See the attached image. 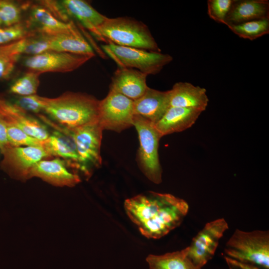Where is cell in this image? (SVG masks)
<instances>
[{
	"label": "cell",
	"mask_w": 269,
	"mask_h": 269,
	"mask_svg": "<svg viewBox=\"0 0 269 269\" xmlns=\"http://www.w3.org/2000/svg\"><path fill=\"white\" fill-rule=\"evenodd\" d=\"M101 48L118 68L136 69L147 75L158 73L173 59L168 54L120 46L112 43L103 44Z\"/></svg>",
	"instance_id": "6"
},
{
	"label": "cell",
	"mask_w": 269,
	"mask_h": 269,
	"mask_svg": "<svg viewBox=\"0 0 269 269\" xmlns=\"http://www.w3.org/2000/svg\"><path fill=\"white\" fill-rule=\"evenodd\" d=\"M169 108V90L161 91L148 87L141 97L134 101V115L139 116L154 125Z\"/></svg>",
	"instance_id": "17"
},
{
	"label": "cell",
	"mask_w": 269,
	"mask_h": 269,
	"mask_svg": "<svg viewBox=\"0 0 269 269\" xmlns=\"http://www.w3.org/2000/svg\"><path fill=\"white\" fill-rule=\"evenodd\" d=\"M44 142V148L51 155L64 160L74 172L80 176L83 175V169L75 144L69 135L55 131L50 133Z\"/></svg>",
	"instance_id": "19"
},
{
	"label": "cell",
	"mask_w": 269,
	"mask_h": 269,
	"mask_svg": "<svg viewBox=\"0 0 269 269\" xmlns=\"http://www.w3.org/2000/svg\"><path fill=\"white\" fill-rule=\"evenodd\" d=\"M226 257L259 269H269V232L236 229L227 242Z\"/></svg>",
	"instance_id": "4"
},
{
	"label": "cell",
	"mask_w": 269,
	"mask_h": 269,
	"mask_svg": "<svg viewBox=\"0 0 269 269\" xmlns=\"http://www.w3.org/2000/svg\"><path fill=\"white\" fill-rule=\"evenodd\" d=\"M68 168L66 161L59 157L42 159L33 166L30 177H38L55 186L73 187L81 181V178Z\"/></svg>",
	"instance_id": "12"
},
{
	"label": "cell",
	"mask_w": 269,
	"mask_h": 269,
	"mask_svg": "<svg viewBox=\"0 0 269 269\" xmlns=\"http://www.w3.org/2000/svg\"><path fill=\"white\" fill-rule=\"evenodd\" d=\"M10 146L7 137V130L4 121L0 115V150Z\"/></svg>",
	"instance_id": "33"
},
{
	"label": "cell",
	"mask_w": 269,
	"mask_h": 269,
	"mask_svg": "<svg viewBox=\"0 0 269 269\" xmlns=\"http://www.w3.org/2000/svg\"><path fill=\"white\" fill-rule=\"evenodd\" d=\"M29 4V2L20 4L12 0H0V27L22 22V11L27 9Z\"/></svg>",
	"instance_id": "26"
},
{
	"label": "cell",
	"mask_w": 269,
	"mask_h": 269,
	"mask_svg": "<svg viewBox=\"0 0 269 269\" xmlns=\"http://www.w3.org/2000/svg\"><path fill=\"white\" fill-rule=\"evenodd\" d=\"M42 98L43 113L62 127L75 128L98 120L100 101L91 95L66 92L56 98Z\"/></svg>",
	"instance_id": "2"
},
{
	"label": "cell",
	"mask_w": 269,
	"mask_h": 269,
	"mask_svg": "<svg viewBox=\"0 0 269 269\" xmlns=\"http://www.w3.org/2000/svg\"><path fill=\"white\" fill-rule=\"evenodd\" d=\"M226 261L229 269H259L258 268L246 265L225 256Z\"/></svg>",
	"instance_id": "34"
},
{
	"label": "cell",
	"mask_w": 269,
	"mask_h": 269,
	"mask_svg": "<svg viewBox=\"0 0 269 269\" xmlns=\"http://www.w3.org/2000/svg\"><path fill=\"white\" fill-rule=\"evenodd\" d=\"M169 91V107L192 109L203 112L208 105L206 90L190 83L177 82Z\"/></svg>",
	"instance_id": "18"
},
{
	"label": "cell",
	"mask_w": 269,
	"mask_h": 269,
	"mask_svg": "<svg viewBox=\"0 0 269 269\" xmlns=\"http://www.w3.org/2000/svg\"><path fill=\"white\" fill-rule=\"evenodd\" d=\"M188 247L161 255H149L146 258L149 269H201L188 257Z\"/></svg>",
	"instance_id": "24"
},
{
	"label": "cell",
	"mask_w": 269,
	"mask_h": 269,
	"mask_svg": "<svg viewBox=\"0 0 269 269\" xmlns=\"http://www.w3.org/2000/svg\"><path fill=\"white\" fill-rule=\"evenodd\" d=\"M133 126L137 132L139 141L137 157L139 167L147 179L159 184L162 181V170L158 150L162 137L154 124L139 116L134 115Z\"/></svg>",
	"instance_id": "7"
},
{
	"label": "cell",
	"mask_w": 269,
	"mask_h": 269,
	"mask_svg": "<svg viewBox=\"0 0 269 269\" xmlns=\"http://www.w3.org/2000/svg\"><path fill=\"white\" fill-rule=\"evenodd\" d=\"M147 75L132 68H118L112 77L110 90L135 101L146 91Z\"/></svg>",
	"instance_id": "16"
},
{
	"label": "cell",
	"mask_w": 269,
	"mask_h": 269,
	"mask_svg": "<svg viewBox=\"0 0 269 269\" xmlns=\"http://www.w3.org/2000/svg\"><path fill=\"white\" fill-rule=\"evenodd\" d=\"M17 61L0 53V80H6L10 77Z\"/></svg>",
	"instance_id": "32"
},
{
	"label": "cell",
	"mask_w": 269,
	"mask_h": 269,
	"mask_svg": "<svg viewBox=\"0 0 269 269\" xmlns=\"http://www.w3.org/2000/svg\"><path fill=\"white\" fill-rule=\"evenodd\" d=\"M0 168L11 178L25 181L30 178V170L38 161L53 157L43 147L9 146L1 150Z\"/></svg>",
	"instance_id": "9"
},
{
	"label": "cell",
	"mask_w": 269,
	"mask_h": 269,
	"mask_svg": "<svg viewBox=\"0 0 269 269\" xmlns=\"http://www.w3.org/2000/svg\"><path fill=\"white\" fill-rule=\"evenodd\" d=\"M42 97L37 94L25 96H17L12 102L27 112L39 115L43 113L44 105Z\"/></svg>",
	"instance_id": "31"
},
{
	"label": "cell",
	"mask_w": 269,
	"mask_h": 269,
	"mask_svg": "<svg viewBox=\"0 0 269 269\" xmlns=\"http://www.w3.org/2000/svg\"><path fill=\"white\" fill-rule=\"evenodd\" d=\"M269 19L268 0H233L225 19L227 26L260 19Z\"/></svg>",
	"instance_id": "20"
},
{
	"label": "cell",
	"mask_w": 269,
	"mask_h": 269,
	"mask_svg": "<svg viewBox=\"0 0 269 269\" xmlns=\"http://www.w3.org/2000/svg\"><path fill=\"white\" fill-rule=\"evenodd\" d=\"M40 75L39 73L27 70L11 84L9 92L18 96L36 94L40 83Z\"/></svg>",
	"instance_id": "27"
},
{
	"label": "cell",
	"mask_w": 269,
	"mask_h": 269,
	"mask_svg": "<svg viewBox=\"0 0 269 269\" xmlns=\"http://www.w3.org/2000/svg\"><path fill=\"white\" fill-rule=\"evenodd\" d=\"M134 101L110 90L100 101L98 122L103 130L117 133L133 126Z\"/></svg>",
	"instance_id": "8"
},
{
	"label": "cell",
	"mask_w": 269,
	"mask_h": 269,
	"mask_svg": "<svg viewBox=\"0 0 269 269\" xmlns=\"http://www.w3.org/2000/svg\"><path fill=\"white\" fill-rule=\"evenodd\" d=\"M229 229L224 218L209 222L193 238L188 246V257L197 267L201 268L211 260L219 241Z\"/></svg>",
	"instance_id": "10"
},
{
	"label": "cell",
	"mask_w": 269,
	"mask_h": 269,
	"mask_svg": "<svg viewBox=\"0 0 269 269\" xmlns=\"http://www.w3.org/2000/svg\"><path fill=\"white\" fill-rule=\"evenodd\" d=\"M43 122L55 131L69 135L73 140L83 169V176L89 178L93 170L102 165L101 145L103 129L98 121L75 128L60 126L47 118Z\"/></svg>",
	"instance_id": "5"
},
{
	"label": "cell",
	"mask_w": 269,
	"mask_h": 269,
	"mask_svg": "<svg viewBox=\"0 0 269 269\" xmlns=\"http://www.w3.org/2000/svg\"><path fill=\"white\" fill-rule=\"evenodd\" d=\"M90 55L47 51L28 56L23 61L28 71L39 74L45 72H69L74 71L91 59Z\"/></svg>",
	"instance_id": "11"
},
{
	"label": "cell",
	"mask_w": 269,
	"mask_h": 269,
	"mask_svg": "<svg viewBox=\"0 0 269 269\" xmlns=\"http://www.w3.org/2000/svg\"><path fill=\"white\" fill-rule=\"evenodd\" d=\"M0 115L5 123L14 126L38 139L45 140L50 135L46 126L0 95Z\"/></svg>",
	"instance_id": "13"
},
{
	"label": "cell",
	"mask_w": 269,
	"mask_h": 269,
	"mask_svg": "<svg viewBox=\"0 0 269 269\" xmlns=\"http://www.w3.org/2000/svg\"><path fill=\"white\" fill-rule=\"evenodd\" d=\"M60 7L69 21L76 20L89 30L98 40V29L107 17L93 7L87 1L83 0H58Z\"/></svg>",
	"instance_id": "14"
},
{
	"label": "cell",
	"mask_w": 269,
	"mask_h": 269,
	"mask_svg": "<svg viewBox=\"0 0 269 269\" xmlns=\"http://www.w3.org/2000/svg\"><path fill=\"white\" fill-rule=\"evenodd\" d=\"M27 9L29 13L25 24L31 32L50 36L68 31L76 26L73 21L65 22L59 20L39 3L30 4Z\"/></svg>",
	"instance_id": "15"
},
{
	"label": "cell",
	"mask_w": 269,
	"mask_h": 269,
	"mask_svg": "<svg viewBox=\"0 0 269 269\" xmlns=\"http://www.w3.org/2000/svg\"><path fill=\"white\" fill-rule=\"evenodd\" d=\"M99 39L118 45L160 52L147 26L128 17H107L98 29Z\"/></svg>",
	"instance_id": "3"
},
{
	"label": "cell",
	"mask_w": 269,
	"mask_h": 269,
	"mask_svg": "<svg viewBox=\"0 0 269 269\" xmlns=\"http://www.w3.org/2000/svg\"><path fill=\"white\" fill-rule=\"evenodd\" d=\"M233 0H208L207 12L210 18L225 24V19Z\"/></svg>",
	"instance_id": "30"
},
{
	"label": "cell",
	"mask_w": 269,
	"mask_h": 269,
	"mask_svg": "<svg viewBox=\"0 0 269 269\" xmlns=\"http://www.w3.org/2000/svg\"><path fill=\"white\" fill-rule=\"evenodd\" d=\"M239 37L253 40L269 33V19L250 21L228 26Z\"/></svg>",
	"instance_id": "25"
},
{
	"label": "cell",
	"mask_w": 269,
	"mask_h": 269,
	"mask_svg": "<svg viewBox=\"0 0 269 269\" xmlns=\"http://www.w3.org/2000/svg\"><path fill=\"white\" fill-rule=\"evenodd\" d=\"M202 112L192 109L170 107L154 126L161 137L191 128Z\"/></svg>",
	"instance_id": "21"
},
{
	"label": "cell",
	"mask_w": 269,
	"mask_h": 269,
	"mask_svg": "<svg viewBox=\"0 0 269 269\" xmlns=\"http://www.w3.org/2000/svg\"><path fill=\"white\" fill-rule=\"evenodd\" d=\"M32 33L26 25L22 22L10 26L0 27V46L10 43Z\"/></svg>",
	"instance_id": "29"
},
{
	"label": "cell",
	"mask_w": 269,
	"mask_h": 269,
	"mask_svg": "<svg viewBox=\"0 0 269 269\" xmlns=\"http://www.w3.org/2000/svg\"><path fill=\"white\" fill-rule=\"evenodd\" d=\"M5 124L8 140L12 146H39L44 148V140L27 134L20 129Z\"/></svg>",
	"instance_id": "28"
},
{
	"label": "cell",
	"mask_w": 269,
	"mask_h": 269,
	"mask_svg": "<svg viewBox=\"0 0 269 269\" xmlns=\"http://www.w3.org/2000/svg\"><path fill=\"white\" fill-rule=\"evenodd\" d=\"M48 36L49 51L95 55L93 48L77 26L68 31Z\"/></svg>",
	"instance_id": "22"
},
{
	"label": "cell",
	"mask_w": 269,
	"mask_h": 269,
	"mask_svg": "<svg viewBox=\"0 0 269 269\" xmlns=\"http://www.w3.org/2000/svg\"><path fill=\"white\" fill-rule=\"evenodd\" d=\"M124 207L141 234L153 239H160L179 227L189 210L184 200L152 191L126 199Z\"/></svg>",
	"instance_id": "1"
},
{
	"label": "cell",
	"mask_w": 269,
	"mask_h": 269,
	"mask_svg": "<svg viewBox=\"0 0 269 269\" xmlns=\"http://www.w3.org/2000/svg\"><path fill=\"white\" fill-rule=\"evenodd\" d=\"M47 51H49L48 36L34 32L0 46V53L17 61L22 55L32 56Z\"/></svg>",
	"instance_id": "23"
}]
</instances>
